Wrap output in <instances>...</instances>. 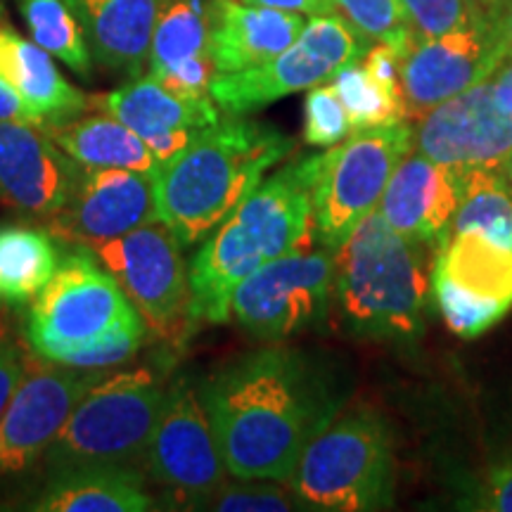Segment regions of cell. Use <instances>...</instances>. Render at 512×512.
Listing matches in <instances>:
<instances>
[{
	"label": "cell",
	"instance_id": "cell-1",
	"mask_svg": "<svg viewBox=\"0 0 512 512\" xmlns=\"http://www.w3.org/2000/svg\"><path fill=\"white\" fill-rule=\"evenodd\" d=\"M200 399L235 479L287 482L309 441L335 418L318 368L294 349H261L223 366Z\"/></svg>",
	"mask_w": 512,
	"mask_h": 512
},
{
	"label": "cell",
	"instance_id": "cell-2",
	"mask_svg": "<svg viewBox=\"0 0 512 512\" xmlns=\"http://www.w3.org/2000/svg\"><path fill=\"white\" fill-rule=\"evenodd\" d=\"M320 155L275 171L219 228L202 240L190 264V320L226 323L235 287L278 256L311 247L313 185Z\"/></svg>",
	"mask_w": 512,
	"mask_h": 512
},
{
	"label": "cell",
	"instance_id": "cell-3",
	"mask_svg": "<svg viewBox=\"0 0 512 512\" xmlns=\"http://www.w3.org/2000/svg\"><path fill=\"white\" fill-rule=\"evenodd\" d=\"M292 150L294 140L275 126L228 114L159 166V221L174 230L183 247L207 240Z\"/></svg>",
	"mask_w": 512,
	"mask_h": 512
},
{
	"label": "cell",
	"instance_id": "cell-4",
	"mask_svg": "<svg viewBox=\"0 0 512 512\" xmlns=\"http://www.w3.org/2000/svg\"><path fill=\"white\" fill-rule=\"evenodd\" d=\"M425 247L396 233L375 209L332 249V302L351 335L380 342L422 337L430 297Z\"/></svg>",
	"mask_w": 512,
	"mask_h": 512
},
{
	"label": "cell",
	"instance_id": "cell-5",
	"mask_svg": "<svg viewBox=\"0 0 512 512\" xmlns=\"http://www.w3.org/2000/svg\"><path fill=\"white\" fill-rule=\"evenodd\" d=\"M299 508L373 512L394 501V453L384 420L373 411L332 418L304 448L287 479Z\"/></svg>",
	"mask_w": 512,
	"mask_h": 512
},
{
	"label": "cell",
	"instance_id": "cell-6",
	"mask_svg": "<svg viewBox=\"0 0 512 512\" xmlns=\"http://www.w3.org/2000/svg\"><path fill=\"white\" fill-rule=\"evenodd\" d=\"M169 387L150 368L107 373L93 384L46 451L50 472L145 460Z\"/></svg>",
	"mask_w": 512,
	"mask_h": 512
},
{
	"label": "cell",
	"instance_id": "cell-7",
	"mask_svg": "<svg viewBox=\"0 0 512 512\" xmlns=\"http://www.w3.org/2000/svg\"><path fill=\"white\" fill-rule=\"evenodd\" d=\"M413 147L408 121L349 133L320 152L313 185V230L320 245L335 249L370 211L380 207L394 169Z\"/></svg>",
	"mask_w": 512,
	"mask_h": 512
},
{
	"label": "cell",
	"instance_id": "cell-8",
	"mask_svg": "<svg viewBox=\"0 0 512 512\" xmlns=\"http://www.w3.org/2000/svg\"><path fill=\"white\" fill-rule=\"evenodd\" d=\"M136 311L112 273L86 247L67 254L31 299L27 337L34 354L62 363Z\"/></svg>",
	"mask_w": 512,
	"mask_h": 512
},
{
	"label": "cell",
	"instance_id": "cell-9",
	"mask_svg": "<svg viewBox=\"0 0 512 512\" xmlns=\"http://www.w3.org/2000/svg\"><path fill=\"white\" fill-rule=\"evenodd\" d=\"M368 41L337 12L311 17L292 46L264 64L216 74L211 100L226 114H249L287 95L330 81L344 64L361 60Z\"/></svg>",
	"mask_w": 512,
	"mask_h": 512
},
{
	"label": "cell",
	"instance_id": "cell-10",
	"mask_svg": "<svg viewBox=\"0 0 512 512\" xmlns=\"http://www.w3.org/2000/svg\"><path fill=\"white\" fill-rule=\"evenodd\" d=\"M159 339L183 337L190 328V268L183 245L164 221H150L121 238L86 245Z\"/></svg>",
	"mask_w": 512,
	"mask_h": 512
},
{
	"label": "cell",
	"instance_id": "cell-11",
	"mask_svg": "<svg viewBox=\"0 0 512 512\" xmlns=\"http://www.w3.org/2000/svg\"><path fill=\"white\" fill-rule=\"evenodd\" d=\"M332 285V249H297L259 266L235 287L230 318L261 342H283L328 316Z\"/></svg>",
	"mask_w": 512,
	"mask_h": 512
},
{
	"label": "cell",
	"instance_id": "cell-12",
	"mask_svg": "<svg viewBox=\"0 0 512 512\" xmlns=\"http://www.w3.org/2000/svg\"><path fill=\"white\" fill-rule=\"evenodd\" d=\"M107 370L64 366L38 354H24V370L0 418V477L29 470L46 456L64 422Z\"/></svg>",
	"mask_w": 512,
	"mask_h": 512
},
{
	"label": "cell",
	"instance_id": "cell-13",
	"mask_svg": "<svg viewBox=\"0 0 512 512\" xmlns=\"http://www.w3.org/2000/svg\"><path fill=\"white\" fill-rule=\"evenodd\" d=\"M150 477L183 510H202L226 482V463L200 392L185 380L171 384L145 456Z\"/></svg>",
	"mask_w": 512,
	"mask_h": 512
},
{
	"label": "cell",
	"instance_id": "cell-14",
	"mask_svg": "<svg viewBox=\"0 0 512 512\" xmlns=\"http://www.w3.org/2000/svg\"><path fill=\"white\" fill-rule=\"evenodd\" d=\"M508 57L503 17L479 15L448 34L415 41L401 67L408 119L491 79Z\"/></svg>",
	"mask_w": 512,
	"mask_h": 512
},
{
	"label": "cell",
	"instance_id": "cell-15",
	"mask_svg": "<svg viewBox=\"0 0 512 512\" xmlns=\"http://www.w3.org/2000/svg\"><path fill=\"white\" fill-rule=\"evenodd\" d=\"M413 147L458 171L501 169L512 152V119L496 105L491 79L420 114Z\"/></svg>",
	"mask_w": 512,
	"mask_h": 512
},
{
	"label": "cell",
	"instance_id": "cell-16",
	"mask_svg": "<svg viewBox=\"0 0 512 512\" xmlns=\"http://www.w3.org/2000/svg\"><path fill=\"white\" fill-rule=\"evenodd\" d=\"M155 176L131 169H86L64 207L48 219L50 235L74 245L121 238L157 221Z\"/></svg>",
	"mask_w": 512,
	"mask_h": 512
},
{
	"label": "cell",
	"instance_id": "cell-17",
	"mask_svg": "<svg viewBox=\"0 0 512 512\" xmlns=\"http://www.w3.org/2000/svg\"><path fill=\"white\" fill-rule=\"evenodd\" d=\"M83 166L41 126L0 121V200L19 214L50 219L67 204Z\"/></svg>",
	"mask_w": 512,
	"mask_h": 512
},
{
	"label": "cell",
	"instance_id": "cell-18",
	"mask_svg": "<svg viewBox=\"0 0 512 512\" xmlns=\"http://www.w3.org/2000/svg\"><path fill=\"white\" fill-rule=\"evenodd\" d=\"M95 107L138 133L159 164L174 159L197 133L221 119L211 98H183L150 74L100 95Z\"/></svg>",
	"mask_w": 512,
	"mask_h": 512
},
{
	"label": "cell",
	"instance_id": "cell-19",
	"mask_svg": "<svg viewBox=\"0 0 512 512\" xmlns=\"http://www.w3.org/2000/svg\"><path fill=\"white\" fill-rule=\"evenodd\" d=\"M463 174L411 147L389 178L377 211L403 238L441 247L451 235Z\"/></svg>",
	"mask_w": 512,
	"mask_h": 512
},
{
	"label": "cell",
	"instance_id": "cell-20",
	"mask_svg": "<svg viewBox=\"0 0 512 512\" xmlns=\"http://www.w3.org/2000/svg\"><path fill=\"white\" fill-rule=\"evenodd\" d=\"M306 27L304 15L242 0H211L209 50L216 74H233L264 64L292 46Z\"/></svg>",
	"mask_w": 512,
	"mask_h": 512
},
{
	"label": "cell",
	"instance_id": "cell-21",
	"mask_svg": "<svg viewBox=\"0 0 512 512\" xmlns=\"http://www.w3.org/2000/svg\"><path fill=\"white\" fill-rule=\"evenodd\" d=\"M79 19L93 62L110 72L140 76L147 67L162 0H67Z\"/></svg>",
	"mask_w": 512,
	"mask_h": 512
},
{
	"label": "cell",
	"instance_id": "cell-22",
	"mask_svg": "<svg viewBox=\"0 0 512 512\" xmlns=\"http://www.w3.org/2000/svg\"><path fill=\"white\" fill-rule=\"evenodd\" d=\"M0 79L15 88L43 126L79 117L91 102L64 79L48 50L19 36L8 24H0Z\"/></svg>",
	"mask_w": 512,
	"mask_h": 512
},
{
	"label": "cell",
	"instance_id": "cell-23",
	"mask_svg": "<svg viewBox=\"0 0 512 512\" xmlns=\"http://www.w3.org/2000/svg\"><path fill=\"white\" fill-rule=\"evenodd\" d=\"M155 501L145 475L131 465H83L50 472L29 510L36 512H145Z\"/></svg>",
	"mask_w": 512,
	"mask_h": 512
},
{
	"label": "cell",
	"instance_id": "cell-24",
	"mask_svg": "<svg viewBox=\"0 0 512 512\" xmlns=\"http://www.w3.org/2000/svg\"><path fill=\"white\" fill-rule=\"evenodd\" d=\"M48 138L86 169H131L155 176L157 157L145 140L110 114L74 117L62 124L43 126Z\"/></svg>",
	"mask_w": 512,
	"mask_h": 512
},
{
	"label": "cell",
	"instance_id": "cell-25",
	"mask_svg": "<svg viewBox=\"0 0 512 512\" xmlns=\"http://www.w3.org/2000/svg\"><path fill=\"white\" fill-rule=\"evenodd\" d=\"M432 271L467 294L512 309V249L479 233H451Z\"/></svg>",
	"mask_w": 512,
	"mask_h": 512
},
{
	"label": "cell",
	"instance_id": "cell-26",
	"mask_svg": "<svg viewBox=\"0 0 512 512\" xmlns=\"http://www.w3.org/2000/svg\"><path fill=\"white\" fill-rule=\"evenodd\" d=\"M211 0H162L152 31L147 74L164 76L211 57Z\"/></svg>",
	"mask_w": 512,
	"mask_h": 512
},
{
	"label": "cell",
	"instance_id": "cell-27",
	"mask_svg": "<svg viewBox=\"0 0 512 512\" xmlns=\"http://www.w3.org/2000/svg\"><path fill=\"white\" fill-rule=\"evenodd\" d=\"M60 266L50 230L0 226V299L27 304L36 297Z\"/></svg>",
	"mask_w": 512,
	"mask_h": 512
},
{
	"label": "cell",
	"instance_id": "cell-28",
	"mask_svg": "<svg viewBox=\"0 0 512 512\" xmlns=\"http://www.w3.org/2000/svg\"><path fill=\"white\" fill-rule=\"evenodd\" d=\"M451 233H479L512 249V192L501 169L465 171Z\"/></svg>",
	"mask_w": 512,
	"mask_h": 512
},
{
	"label": "cell",
	"instance_id": "cell-29",
	"mask_svg": "<svg viewBox=\"0 0 512 512\" xmlns=\"http://www.w3.org/2000/svg\"><path fill=\"white\" fill-rule=\"evenodd\" d=\"M31 41L79 76H91L93 55L67 0H17Z\"/></svg>",
	"mask_w": 512,
	"mask_h": 512
},
{
	"label": "cell",
	"instance_id": "cell-30",
	"mask_svg": "<svg viewBox=\"0 0 512 512\" xmlns=\"http://www.w3.org/2000/svg\"><path fill=\"white\" fill-rule=\"evenodd\" d=\"M339 98L344 102V110L349 114L351 133L368 131V128L399 124L408 121L406 102L396 98L380 86L361 60L344 64L330 79Z\"/></svg>",
	"mask_w": 512,
	"mask_h": 512
},
{
	"label": "cell",
	"instance_id": "cell-31",
	"mask_svg": "<svg viewBox=\"0 0 512 512\" xmlns=\"http://www.w3.org/2000/svg\"><path fill=\"white\" fill-rule=\"evenodd\" d=\"M430 292L448 330L456 332L463 339L482 337L486 330L501 323V318L508 313V309L501 304L486 302V299H479L475 294L463 292L437 271L430 273Z\"/></svg>",
	"mask_w": 512,
	"mask_h": 512
},
{
	"label": "cell",
	"instance_id": "cell-32",
	"mask_svg": "<svg viewBox=\"0 0 512 512\" xmlns=\"http://www.w3.org/2000/svg\"><path fill=\"white\" fill-rule=\"evenodd\" d=\"M335 5L368 43H392L403 53L413 48L415 36L401 0H335Z\"/></svg>",
	"mask_w": 512,
	"mask_h": 512
},
{
	"label": "cell",
	"instance_id": "cell-33",
	"mask_svg": "<svg viewBox=\"0 0 512 512\" xmlns=\"http://www.w3.org/2000/svg\"><path fill=\"white\" fill-rule=\"evenodd\" d=\"M299 508L292 489L278 486L271 479H238L228 484L223 482L221 489L204 503L202 510L221 512H287Z\"/></svg>",
	"mask_w": 512,
	"mask_h": 512
},
{
	"label": "cell",
	"instance_id": "cell-34",
	"mask_svg": "<svg viewBox=\"0 0 512 512\" xmlns=\"http://www.w3.org/2000/svg\"><path fill=\"white\" fill-rule=\"evenodd\" d=\"M351 133L349 114L330 81L309 88L304 102V143L311 147H335Z\"/></svg>",
	"mask_w": 512,
	"mask_h": 512
},
{
	"label": "cell",
	"instance_id": "cell-35",
	"mask_svg": "<svg viewBox=\"0 0 512 512\" xmlns=\"http://www.w3.org/2000/svg\"><path fill=\"white\" fill-rule=\"evenodd\" d=\"M147 335V328L138 311L121 320L117 328H112L105 337L91 344V347L76 351V354L64 358V366L86 368V370H110L117 366H124L128 358L138 354L143 347Z\"/></svg>",
	"mask_w": 512,
	"mask_h": 512
},
{
	"label": "cell",
	"instance_id": "cell-36",
	"mask_svg": "<svg viewBox=\"0 0 512 512\" xmlns=\"http://www.w3.org/2000/svg\"><path fill=\"white\" fill-rule=\"evenodd\" d=\"M401 5L415 41L448 34L484 15L472 0H401Z\"/></svg>",
	"mask_w": 512,
	"mask_h": 512
},
{
	"label": "cell",
	"instance_id": "cell-37",
	"mask_svg": "<svg viewBox=\"0 0 512 512\" xmlns=\"http://www.w3.org/2000/svg\"><path fill=\"white\" fill-rule=\"evenodd\" d=\"M463 508L479 512H512V453L484 472L472 486Z\"/></svg>",
	"mask_w": 512,
	"mask_h": 512
},
{
	"label": "cell",
	"instance_id": "cell-38",
	"mask_svg": "<svg viewBox=\"0 0 512 512\" xmlns=\"http://www.w3.org/2000/svg\"><path fill=\"white\" fill-rule=\"evenodd\" d=\"M24 370V354L15 342H0V418L15 394Z\"/></svg>",
	"mask_w": 512,
	"mask_h": 512
},
{
	"label": "cell",
	"instance_id": "cell-39",
	"mask_svg": "<svg viewBox=\"0 0 512 512\" xmlns=\"http://www.w3.org/2000/svg\"><path fill=\"white\" fill-rule=\"evenodd\" d=\"M249 5H261V8H273L283 12H297L306 17H320L337 12L335 0H242Z\"/></svg>",
	"mask_w": 512,
	"mask_h": 512
},
{
	"label": "cell",
	"instance_id": "cell-40",
	"mask_svg": "<svg viewBox=\"0 0 512 512\" xmlns=\"http://www.w3.org/2000/svg\"><path fill=\"white\" fill-rule=\"evenodd\" d=\"M0 121H22V124L41 126V119L29 110V105L19 98V93L10 83L0 79Z\"/></svg>",
	"mask_w": 512,
	"mask_h": 512
},
{
	"label": "cell",
	"instance_id": "cell-41",
	"mask_svg": "<svg viewBox=\"0 0 512 512\" xmlns=\"http://www.w3.org/2000/svg\"><path fill=\"white\" fill-rule=\"evenodd\" d=\"M491 88H494L496 105L505 117L512 119V55L491 76Z\"/></svg>",
	"mask_w": 512,
	"mask_h": 512
},
{
	"label": "cell",
	"instance_id": "cell-42",
	"mask_svg": "<svg viewBox=\"0 0 512 512\" xmlns=\"http://www.w3.org/2000/svg\"><path fill=\"white\" fill-rule=\"evenodd\" d=\"M472 3H475L477 8L484 12V15L503 17L505 10H508V5L512 3V0H472Z\"/></svg>",
	"mask_w": 512,
	"mask_h": 512
},
{
	"label": "cell",
	"instance_id": "cell-43",
	"mask_svg": "<svg viewBox=\"0 0 512 512\" xmlns=\"http://www.w3.org/2000/svg\"><path fill=\"white\" fill-rule=\"evenodd\" d=\"M503 27H505V38H508V48L512 55V3L508 5V10H505L503 15Z\"/></svg>",
	"mask_w": 512,
	"mask_h": 512
},
{
	"label": "cell",
	"instance_id": "cell-44",
	"mask_svg": "<svg viewBox=\"0 0 512 512\" xmlns=\"http://www.w3.org/2000/svg\"><path fill=\"white\" fill-rule=\"evenodd\" d=\"M501 171H503L505 181H508V185H510V192H512V152L508 155V159H505V162H503Z\"/></svg>",
	"mask_w": 512,
	"mask_h": 512
},
{
	"label": "cell",
	"instance_id": "cell-45",
	"mask_svg": "<svg viewBox=\"0 0 512 512\" xmlns=\"http://www.w3.org/2000/svg\"><path fill=\"white\" fill-rule=\"evenodd\" d=\"M0 3H3V0H0Z\"/></svg>",
	"mask_w": 512,
	"mask_h": 512
}]
</instances>
